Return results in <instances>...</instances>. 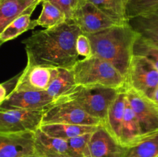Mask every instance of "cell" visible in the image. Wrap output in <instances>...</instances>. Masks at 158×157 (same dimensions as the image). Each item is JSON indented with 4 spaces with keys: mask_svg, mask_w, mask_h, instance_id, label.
Masks as SVG:
<instances>
[{
    "mask_svg": "<svg viewBox=\"0 0 158 157\" xmlns=\"http://www.w3.org/2000/svg\"><path fill=\"white\" fill-rule=\"evenodd\" d=\"M20 75H21V73L15 75L10 79L7 80L6 82L2 83L0 85V103H2L12 91L15 90Z\"/></svg>",
    "mask_w": 158,
    "mask_h": 157,
    "instance_id": "cell-30",
    "label": "cell"
},
{
    "mask_svg": "<svg viewBox=\"0 0 158 157\" xmlns=\"http://www.w3.org/2000/svg\"><path fill=\"white\" fill-rule=\"evenodd\" d=\"M85 35H92L117 24L92 3L86 2L77 9L73 18Z\"/></svg>",
    "mask_w": 158,
    "mask_h": 157,
    "instance_id": "cell-10",
    "label": "cell"
},
{
    "mask_svg": "<svg viewBox=\"0 0 158 157\" xmlns=\"http://www.w3.org/2000/svg\"><path fill=\"white\" fill-rule=\"evenodd\" d=\"M99 126L48 123L42 124L40 129L46 135L60 139L67 140L86 133H92Z\"/></svg>",
    "mask_w": 158,
    "mask_h": 157,
    "instance_id": "cell-18",
    "label": "cell"
},
{
    "mask_svg": "<svg viewBox=\"0 0 158 157\" xmlns=\"http://www.w3.org/2000/svg\"><path fill=\"white\" fill-rule=\"evenodd\" d=\"M127 93L125 89L120 90L118 95L109 108L106 119L103 125L112 136L120 144L121 129L127 106Z\"/></svg>",
    "mask_w": 158,
    "mask_h": 157,
    "instance_id": "cell-15",
    "label": "cell"
},
{
    "mask_svg": "<svg viewBox=\"0 0 158 157\" xmlns=\"http://www.w3.org/2000/svg\"><path fill=\"white\" fill-rule=\"evenodd\" d=\"M127 97L138 119L143 138L158 132V105L152 99L125 87Z\"/></svg>",
    "mask_w": 158,
    "mask_h": 157,
    "instance_id": "cell-8",
    "label": "cell"
},
{
    "mask_svg": "<svg viewBox=\"0 0 158 157\" xmlns=\"http://www.w3.org/2000/svg\"><path fill=\"white\" fill-rule=\"evenodd\" d=\"M77 51L79 55L88 58L93 55L92 46L88 35L81 33L77 40Z\"/></svg>",
    "mask_w": 158,
    "mask_h": 157,
    "instance_id": "cell-28",
    "label": "cell"
},
{
    "mask_svg": "<svg viewBox=\"0 0 158 157\" xmlns=\"http://www.w3.org/2000/svg\"><path fill=\"white\" fill-rule=\"evenodd\" d=\"M81 33L73 19L51 29L35 31L23 41L27 64L72 69L79 60L77 40Z\"/></svg>",
    "mask_w": 158,
    "mask_h": 157,
    "instance_id": "cell-1",
    "label": "cell"
},
{
    "mask_svg": "<svg viewBox=\"0 0 158 157\" xmlns=\"http://www.w3.org/2000/svg\"><path fill=\"white\" fill-rule=\"evenodd\" d=\"M43 0H0V32L11 22L30 10H35Z\"/></svg>",
    "mask_w": 158,
    "mask_h": 157,
    "instance_id": "cell-16",
    "label": "cell"
},
{
    "mask_svg": "<svg viewBox=\"0 0 158 157\" xmlns=\"http://www.w3.org/2000/svg\"><path fill=\"white\" fill-rule=\"evenodd\" d=\"M120 90L122 89L103 86L77 85L60 97L73 101L89 115L98 119L103 123L110 106L116 99Z\"/></svg>",
    "mask_w": 158,
    "mask_h": 157,
    "instance_id": "cell-4",
    "label": "cell"
},
{
    "mask_svg": "<svg viewBox=\"0 0 158 157\" xmlns=\"http://www.w3.org/2000/svg\"><path fill=\"white\" fill-rule=\"evenodd\" d=\"M58 70V68L27 64L20 75L15 90L46 91Z\"/></svg>",
    "mask_w": 158,
    "mask_h": 157,
    "instance_id": "cell-11",
    "label": "cell"
},
{
    "mask_svg": "<svg viewBox=\"0 0 158 157\" xmlns=\"http://www.w3.org/2000/svg\"><path fill=\"white\" fill-rule=\"evenodd\" d=\"M45 109H0V133L35 132L43 123Z\"/></svg>",
    "mask_w": 158,
    "mask_h": 157,
    "instance_id": "cell-7",
    "label": "cell"
},
{
    "mask_svg": "<svg viewBox=\"0 0 158 157\" xmlns=\"http://www.w3.org/2000/svg\"><path fill=\"white\" fill-rule=\"evenodd\" d=\"M26 157H45V156H43V155H40V154H35V155H29V156H26Z\"/></svg>",
    "mask_w": 158,
    "mask_h": 157,
    "instance_id": "cell-33",
    "label": "cell"
},
{
    "mask_svg": "<svg viewBox=\"0 0 158 157\" xmlns=\"http://www.w3.org/2000/svg\"><path fill=\"white\" fill-rule=\"evenodd\" d=\"M89 149L91 157H124L126 152L103 124L91 134Z\"/></svg>",
    "mask_w": 158,
    "mask_h": 157,
    "instance_id": "cell-13",
    "label": "cell"
},
{
    "mask_svg": "<svg viewBox=\"0 0 158 157\" xmlns=\"http://www.w3.org/2000/svg\"><path fill=\"white\" fill-rule=\"evenodd\" d=\"M153 101L155 103L158 104V87L156 89L155 92L154 94V96H153Z\"/></svg>",
    "mask_w": 158,
    "mask_h": 157,
    "instance_id": "cell-32",
    "label": "cell"
},
{
    "mask_svg": "<svg viewBox=\"0 0 158 157\" xmlns=\"http://www.w3.org/2000/svg\"><path fill=\"white\" fill-rule=\"evenodd\" d=\"M53 101L46 91L14 90L0 103V109H45Z\"/></svg>",
    "mask_w": 158,
    "mask_h": 157,
    "instance_id": "cell-12",
    "label": "cell"
},
{
    "mask_svg": "<svg viewBox=\"0 0 158 157\" xmlns=\"http://www.w3.org/2000/svg\"><path fill=\"white\" fill-rule=\"evenodd\" d=\"M157 105H158V104H157Z\"/></svg>",
    "mask_w": 158,
    "mask_h": 157,
    "instance_id": "cell-34",
    "label": "cell"
},
{
    "mask_svg": "<svg viewBox=\"0 0 158 157\" xmlns=\"http://www.w3.org/2000/svg\"><path fill=\"white\" fill-rule=\"evenodd\" d=\"M35 154V132L0 133V157H26Z\"/></svg>",
    "mask_w": 158,
    "mask_h": 157,
    "instance_id": "cell-9",
    "label": "cell"
},
{
    "mask_svg": "<svg viewBox=\"0 0 158 157\" xmlns=\"http://www.w3.org/2000/svg\"><path fill=\"white\" fill-rule=\"evenodd\" d=\"M77 86H103L117 89H125L126 78L106 60L93 55L79 59L73 68Z\"/></svg>",
    "mask_w": 158,
    "mask_h": 157,
    "instance_id": "cell-3",
    "label": "cell"
},
{
    "mask_svg": "<svg viewBox=\"0 0 158 157\" xmlns=\"http://www.w3.org/2000/svg\"><path fill=\"white\" fill-rule=\"evenodd\" d=\"M77 86L73 69H59L58 72L46 90L54 100L69 92Z\"/></svg>",
    "mask_w": 158,
    "mask_h": 157,
    "instance_id": "cell-22",
    "label": "cell"
},
{
    "mask_svg": "<svg viewBox=\"0 0 158 157\" xmlns=\"http://www.w3.org/2000/svg\"><path fill=\"white\" fill-rule=\"evenodd\" d=\"M37 154L45 157H79L67 141L46 135L40 129L35 132Z\"/></svg>",
    "mask_w": 158,
    "mask_h": 157,
    "instance_id": "cell-14",
    "label": "cell"
},
{
    "mask_svg": "<svg viewBox=\"0 0 158 157\" xmlns=\"http://www.w3.org/2000/svg\"><path fill=\"white\" fill-rule=\"evenodd\" d=\"M68 20L65 14L52 3L47 0L42 2V10L40 16L36 18L39 26L44 29H51L56 27Z\"/></svg>",
    "mask_w": 158,
    "mask_h": 157,
    "instance_id": "cell-23",
    "label": "cell"
},
{
    "mask_svg": "<svg viewBox=\"0 0 158 157\" xmlns=\"http://www.w3.org/2000/svg\"><path fill=\"white\" fill-rule=\"evenodd\" d=\"M74 3V6H75L76 10L77 9H79L80 7H81L83 4L86 2V0H73Z\"/></svg>",
    "mask_w": 158,
    "mask_h": 157,
    "instance_id": "cell-31",
    "label": "cell"
},
{
    "mask_svg": "<svg viewBox=\"0 0 158 157\" xmlns=\"http://www.w3.org/2000/svg\"><path fill=\"white\" fill-rule=\"evenodd\" d=\"M134 55L145 57L158 70V46L147 41L138 35L134 46Z\"/></svg>",
    "mask_w": 158,
    "mask_h": 157,
    "instance_id": "cell-25",
    "label": "cell"
},
{
    "mask_svg": "<svg viewBox=\"0 0 158 157\" xmlns=\"http://www.w3.org/2000/svg\"><path fill=\"white\" fill-rule=\"evenodd\" d=\"M143 139L140 123L127 99L121 129L120 145L127 149L135 145Z\"/></svg>",
    "mask_w": 158,
    "mask_h": 157,
    "instance_id": "cell-19",
    "label": "cell"
},
{
    "mask_svg": "<svg viewBox=\"0 0 158 157\" xmlns=\"http://www.w3.org/2000/svg\"><path fill=\"white\" fill-rule=\"evenodd\" d=\"M92 133H86L67 140L69 147L79 157H91L89 142Z\"/></svg>",
    "mask_w": 158,
    "mask_h": 157,
    "instance_id": "cell-27",
    "label": "cell"
},
{
    "mask_svg": "<svg viewBox=\"0 0 158 157\" xmlns=\"http://www.w3.org/2000/svg\"><path fill=\"white\" fill-rule=\"evenodd\" d=\"M34 10L28 11L11 22L2 31L0 32L1 44L15 39L21 34L33 29L37 26L36 19H31V15Z\"/></svg>",
    "mask_w": 158,
    "mask_h": 157,
    "instance_id": "cell-20",
    "label": "cell"
},
{
    "mask_svg": "<svg viewBox=\"0 0 158 157\" xmlns=\"http://www.w3.org/2000/svg\"><path fill=\"white\" fill-rule=\"evenodd\" d=\"M48 123L83 126H100L103 124L102 121L89 115L75 103L62 97L54 100L53 103L45 109L42 124Z\"/></svg>",
    "mask_w": 158,
    "mask_h": 157,
    "instance_id": "cell-5",
    "label": "cell"
},
{
    "mask_svg": "<svg viewBox=\"0 0 158 157\" xmlns=\"http://www.w3.org/2000/svg\"><path fill=\"white\" fill-rule=\"evenodd\" d=\"M126 88L153 100L158 87V70L145 57L134 55L126 76Z\"/></svg>",
    "mask_w": 158,
    "mask_h": 157,
    "instance_id": "cell-6",
    "label": "cell"
},
{
    "mask_svg": "<svg viewBox=\"0 0 158 157\" xmlns=\"http://www.w3.org/2000/svg\"><path fill=\"white\" fill-rule=\"evenodd\" d=\"M56 6L66 15L68 20L73 19L76 12V8L73 0H47Z\"/></svg>",
    "mask_w": 158,
    "mask_h": 157,
    "instance_id": "cell-29",
    "label": "cell"
},
{
    "mask_svg": "<svg viewBox=\"0 0 158 157\" xmlns=\"http://www.w3.org/2000/svg\"><path fill=\"white\" fill-rule=\"evenodd\" d=\"M128 24L140 36L158 46V9L130 18Z\"/></svg>",
    "mask_w": 158,
    "mask_h": 157,
    "instance_id": "cell-17",
    "label": "cell"
},
{
    "mask_svg": "<svg viewBox=\"0 0 158 157\" xmlns=\"http://www.w3.org/2000/svg\"><path fill=\"white\" fill-rule=\"evenodd\" d=\"M137 36L138 34L128 23L116 25L88 35L93 55L109 62L125 78L134 56V46Z\"/></svg>",
    "mask_w": 158,
    "mask_h": 157,
    "instance_id": "cell-2",
    "label": "cell"
},
{
    "mask_svg": "<svg viewBox=\"0 0 158 157\" xmlns=\"http://www.w3.org/2000/svg\"><path fill=\"white\" fill-rule=\"evenodd\" d=\"M124 157H158V132L127 148Z\"/></svg>",
    "mask_w": 158,
    "mask_h": 157,
    "instance_id": "cell-24",
    "label": "cell"
},
{
    "mask_svg": "<svg viewBox=\"0 0 158 157\" xmlns=\"http://www.w3.org/2000/svg\"><path fill=\"white\" fill-rule=\"evenodd\" d=\"M98 8L118 25L128 23L127 6L128 0H86Z\"/></svg>",
    "mask_w": 158,
    "mask_h": 157,
    "instance_id": "cell-21",
    "label": "cell"
},
{
    "mask_svg": "<svg viewBox=\"0 0 158 157\" xmlns=\"http://www.w3.org/2000/svg\"><path fill=\"white\" fill-rule=\"evenodd\" d=\"M158 9V0H128L127 15L128 20Z\"/></svg>",
    "mask_w": 158,
    "mask_h": 157,
    "instance_id": "cell-26",
    "label": "cell"
}]
</instances>
